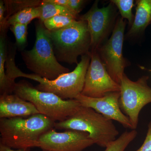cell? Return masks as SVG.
Segmentation results:
<instances>
[{
	"mask_svg": "<svg viewBox=\"0 0 151 151\" xmlns=\"http://www.w3.org/2000/svg\"><path fill=\"white\" fill-rule=\"evenodd\" d=\"M15 56L14 55H9L6 61V75L10 80L15 81L16 78L20 77L34 80L39 83L35 87L38 90L53 93L65 100L75 99L81 94L91 60V52L82 55L74 70L62 74L54 80H49L34 73L28 74L22 72L16 65Z\"/></svg>",
	"mask_w": 151,
	"mask_h": 151,
	"instance_id": "obj_1",
	"label": "cell"
},
{
	"mask_svg": "<svg viewBox=\"0 0 151 151\" xmlns=\"http://www.w3.org/2000/svg\"><path fill=\"white\" fill-rule=\"evenodd\" d=\"M55 122L41 114L0 119V143L12 149L37 147L39 138L54 129Z\"/></svg>",
	"mask_w": 151,
	"mask_h": 151,
	"instance_id": "obj_2",
	"label": "cell"
},
{
	"mask_svg": "<svg viewBox=\"0 0 151 151\" xmlns=\"http://www.w3.org/2000/svg\"><path fill=\"white\" fill-rule=\"evenodd\" d=\"M36 40L33 47L21 53L28 69L34 74L49 80L70 72L57 59L47 30L40 21L35 24Z\"/></svg>",
	"mask_w": 151,
	"mask_h": 151,
	"instance_id": "obj_3",
	"label": "cell"
},
{
	"mask_svg": "<svg viewBox=\"0 0 151 151\" xmlns=\"http://www.w3.org/2000/svg\"><path fill=\"white\" fill-rule=\"evenodd\" d=\"M47 31L59 62L77 65L78 56L91 52V37L85 21L77 20L62 29Z\"/></svg>",
	"mask_w": 151,
	"mask_h": 151,
	"instance_id": "obj_4",
	"label": "cell"
},
{
	"mask_svg": "<svg viewBox=\"0 0 151 151\" xmlns=\"http://www.w3.org/2000/svg\"><path fill=\"white\" fill-rule=\"evenodd\" d=\"M55 128L86 132L94 144L102 147L106 148L116 139L119 134L112 121L92 108L81 106L76 113L65 121L55 122Z\"/></svg>",
	"mask_w": 151,
	"mask_h": 151,
	"instance_id": "obj_5",
	"label": "cell"
},
{
	"mask_svg": "<svg viewBox=\"0 0 151 151\" xmlns=\"http://www.w3.org/2000/svg\"><path fill=\"white\" fill-rule=\"evenodd\" d=\"M13 94L32 103L40 114L55 122L65 121L81 106L75 99L63 100L53 93L40 91L24 80L15 83Z\"/></svg>",
	"mask_w": 151,
	"mask_h": 151,
	"instance_id": "obj_6",
	"label": "cell"
},
{
	"mask_svg": "<svg viewBox=\"0 0 151 151\" xmlns=\"http://www.w3.org/2000/svg\"><path fill=\"white\" fill-rule=\"evenodd\" d=\"M149 77L143 76L132 81L124 73L120 84V107L129 119L133 130L137 127L142 109L151 103V87L148 84Z\"/></svg>",
	"mask_w": 151,
	"mask_h": 151,
	"instance_id": "obj_7",
	"label": "cell"
},
{
	"mask_svg": "<svg viewBox=\"0 0 151 151\" xmlns=\"http://www.w3.org/2000/svg\"><path fill=\"white\" fill-rule=\"evenodd\" d=\"M126 26L124 19L119 17L116 19L111 37L97 50L109 75L120 85L124 74V69L128 65L123 54Z\"/></svg>",
	"mask_w": 151,
	"mask_h": 151,
	"instance_id": "obj_8",
	"label": "cell"
},
{
	"mask_svg": "<svg viewBox=\"0 0 151 151\" xmlns=\"http://www.w3.org/2000/svg\"><path fill=\"white\" fill-rule=\"evenodd\" d=\"M98 3V1H95L89 10L78 18V20L87 22L91 37V51L98 50L108 40L116 21L115 5L110 2L107 6L99 8Z\"/></svg>",
	"mask_w": 151,
	"mask_h": 151,
	"instance_id": "obj_9",
	"label": "cell"
},
{
	"mask_svg": "<svg viewBox=\"0 0 151 151\" xmlns=\"http://www.w3.org/2000/svg\"><path fill=\"white\" fill-rule=\"evenodd\" d=\"M121 86L113 80L102 62L97 50L91 51V60L81 94L100 98L109 92H120Z\"/></svg>",
	"mask_w": 151,
	"mask_h": 151,
	"instance_id": "obj_10",
	"label": "cell"
},
{
	"mask_svg": "<svg viewBox=\"0 0 151 151\" xmlns=\"http://www.w3.org/2000/svg\"><path fill=\"white\" fill-rule=\"evenodd\" d=\"M94 144L86 132L76 130L58 132L53 129L41 136L37 147L51 151H83Z\"/></svg>",
	"mask_w": 151,
	"mask_h": 151,
	"instance_id": "obj_11",
	"label": "cell"
},
{
	"mask_svg": "<svg viewBox=\"0 0 151 151\" xmlns=\"http://www.w3.org/2000/svg\"><path fill=\"white\" fill-rule=\"evenodd\" d=\"M120 98V92H114L100 98L87 97L80 94L75 99L81 106L92 108L106 119L114 120L125 128L133 130L129 119L121 110Z\"/></svg>",
	"mask_w": 151,
	"mask_h": 151,
	"instance_id": "obj_12",
	"label": "cell"
},
{
	"mask_svg": "<svg viewBox=\"0 0 151 151\" xmlns=\"http://www.w3.org/2000/svg\"><path fill=\"white\" fill-rule=\"evenodd\" d=\"M40 114L32 103L22 99L15 94L0 96V118L29 117Z\"/></svg>",
	"mask_w": 151,
	"mask_h": 151,
	"instance_id": "obj_13",
	"label": "cell"
},
{
	"mask_svg": "<svg viewBox=\"0 0 151 151\" xmlns=\"http://www.w3.org/2000/svg\"><path fill=\"white\" fill-rule=\"evenodd\" d=\"M136 4V14L133 24L128 32L129 36L142 33L151 24V0H137Z\"/></svg>",
	"mask_w": 151,
	"mask_h": 151,
	"instance_id": "obj_14",
	"label": "cell"
},
{
	"mask_svg": "<svg viewBox=\"0 0 151 151\" xmlns=\"http://www.w3.org/2000/svg\"><path fill=\"white\" fill-rule=\"evenodd\" d=\"M5 32H1L0 36V93L1 95L12 94L16 82H12L6 73V63L8 50Z\"/></svg>",
	"mask_w": 151,
	"mask_h": 151,
	"instance_id": "obj_15",
	"label": "cell"
},
{
	"mask_svg": "<svg viewBox=\"0 0 151 151\" xmlns=\"http://www.w3.org/2000/svg\"><path fill=\"white\" fill-rule=\"evenodd\" d=\"M40 6L25 8L11 16L6 22L7 28L17 23L28 25L34 19H39L41 14Z\"/></svg>",
	"mask_w": 151,
	"mask_h": 151,
	"instance_id": "obj_16",
	"label": "cell"
},
{
	"mask_svg": "<svg viewBox=\"0 0 151 151\" xmlns=\"http://www.w3.org/2000/svg\"><path fill=\"white\" fill-rule=\"evenodd\" d=\"M41 14L39 21L43 23L47 19L58 15L70 16L78 19L79 16L73 13L66 7L63 6L50 1L43 0L40 6Z\"/></svg>",
	"mask_w": 151,
	"mask_h": 151,
	"instance_id": "obj_17",
	"label": "cell"
},
{
	"mask_svg": "<svg viewBox=\"0 0 151 151\" xmlns=\"http://www.w3.org/2000/svg\"><path fill=\"white\" fill-rule=\"evenodd\" d=\"M137 135V132L136 130L124 132L118 139L109 144L105 151H125L127 146L134 139Z\"/></svg>",
	"mask_w": 151,
	"mask_h": 151,
	"instance_id": "obj_18",
	"label": "cell"
},
{
	"mask_svg": "<svg viewBox=\"0 0 151 151\" xmlns=\"http://www.w3.org/2000/svg\"><path fill=\"white\" fill-rule=\"evenodd\" d=\"M78 19L68 15H58L47 19L43 22L45 27L50 31L64 28L73 23Z\"/></svg>",
	"mask_w": 151,
	"mask_h": 151,
	"instance_id": "obj_19",
	"label": "cell"
},
{
	"mask_svg": "<svg viewBox=\"0 0 151 151\" xmlns=\"http://www.w3.org/2000/svg\"><path fill=\"white\" fill-rule=\"evenodd\" d=\"M4 1L6 9V18L7 21L10 17L22 9L29 7L39 6L41 5L42 1Z\"/></svg>",
	"mask_w": 151,
	"mask_h": 151,
	"instance_id": "obj_20",
	"label": "cell"
},
{
	"mask_svg": "<svg viewBox=\"0 0 151 151\" xmlns=\"http://www.w3.org/2000/svg\"><path fill=\"white\" fill-rule=\"evenodd\" d=\"M111 2L113 3L119 9L121 17L123 19L128 20L129 24L132 26L134 21V15L132 12L134 7V1L133 0H112Z\"/></svg>",
	"mask_w": 151,
	"mask_h": 151,
	"instance_id": "obj_21",
	"label": "cell"
},
{
	"mask_svg": "<svg viewBox=\"0 0 151 151\" xmlns=\"http://www.w3.org/2000/svg\"><path fill=\"white\" fill-rule=\"evenodd\" d=\"M27 25L18 23L9 27L10 29L14 35L18 46H24L27 42Z\"/></svg>",
	"mask_w": 151,
	"mask_h": 151,
	"instance_id": "obj_22",
	"label": "cell"
},
{
	"mask_svg": "<svg viewBox=\"0 0 151 151\" xmlns=\"http://www.w3.org/2000/svg\"><path fill=\"white\" fill-rule=\"evenodd\" d=\"M86 2L84 0H68L67 8L77 16L81 12Z\"/></svg>",
	"mask_w": 151,
	"mask_h": 151,
	"instance_id": "obj_23",
	"label": "cell"
},
{
	"mask_svg": "<svg viewBox=\"0 0 151 151\" xmlns=\"http://www.w3.org/2000/svg\"><path fill=\"white\" fill-rule=\"evenodd\" d=\"M136 151H151V122L148 125V129L143 145Z\"/></svg>",
	"mask_w": 151,
	"mask_h": 151,
	"instance_id": "obj_24",
	"label": "cell"
},
{
	"mask_svg": "<svg viewBox=\"0 0 151 151\" xmlns=\"http://www.w3.org/2000/svg\"><path fill=\"white\" fill-rule=\"evenodd\" d=\"M30 149H18L14 150L9 147L0 143V151H30Z\"/></svg>",
	"mask_w": 151,
	"mask_h": 151,
	"instance_id": "obj_25",
	"label": "cell"
},
{
	"mask_svg": "<svg viewBox=\"0 0 151 151\" xmlns=\"http://www.w3.org/2000/svg\"><path fill=\"white\" fill-rule=\"evenodd\" d=\"M50 1L59 6L67 7L68 0H49Z\"/></svg>",
	"mask_w": 151,
	"mask_h": 151,
	"instance_id": "obj_26",
	"label": "cell"
},
{
	"mask_svg": "<svg viewBox=\"0 0 151 151\" xmlns=\"http://www.w3.org/2000/svg\"><path fill=\"white\" fill-rule=\"evenodd\" d=\"M42 151H51L47 150H42Z\"/></svg>",
	"mask_w": 151,
	"mask_h": 151,
	"instance_id": "obj_27",
	"label": "cell"
}]
</instances>
